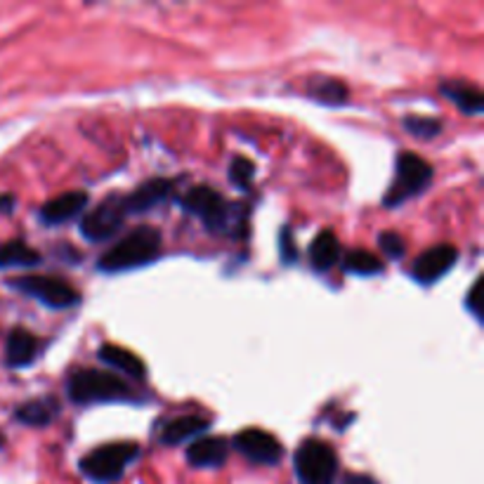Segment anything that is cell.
Here are the masks:
<instances>
[{"label": "cell", "instance_id": "6da1fadb", "mask_svg": "<svg viewBox=\"0 0 484 484\" xmlns=\"http://www.w3.org/2000/svg\"><path fill=\"white\" fill-rule=\"evenodd\" d=\"M179 206L191 216H197L210 232L239 237V227H244V210H241L244 206L232 204L208 185L191 187L185 197L179 198Z\"/></svg>", "mask_w": 484, "mask_h": 484}, {"label": "cell", "instance_id": "7a4b0ae2", "mask_svg": "<svg viewBox=\"0 0 484 484\" xmlns=\"http://www.w3.org/2000/svg\"><path fill=\"white\" fill-rule=\"evenodd\" d=\"M159 256H161L159 229L150 227V225H140L97 260V269L100 272H126V269L150 265Z\"/></svg>", "mask_w": 484, "mask_h": 484}, {"label": "cell", "instance_id": "3957f363", "mask_svg": "<svg viewBox=\"0 0 484 484\" xmlns=\"http://www.w3.org/2000/svg\"><path fill=\"white\" fill-rule=\"evenodd\" d=\"M66 395L73 404H100V402H131L135 392L114 373L100 369H78L66 381Z\"/></svg>", "mask_w": 484, "mask_h": 484}, {"label": "cell", "instance_id": "277c9868", "mask_svg": "<svg viewBox=\"0 0 484 484\" xmlns=\"http://www.w3.org/2000/svg\"><path fill=\"white\" fill-rule=\"evenodd\" d=\"M432 182V166L425 161L423 156L413 151H400L395 163V179L388 187L382 206L385 208H397L407 204L409 198L419 197L421 191Z\"/></svg>", "mask_w": 484, "mask_h": 484}, {"label": "cell", "instance_id": "5b68a950", "mask_svg": "<svg viewBox=\"0 0 484 484\" xmlns=\"http://www.w3.org/2000/svg\"><path fill=\"white\" fill-rule=\"evenodd\" d=\"M140 456V447L135 442H111L97 447L88 456L81 459V472L90 482L111 484L121 479L132 460Z\"/></svg>", "mask_w": 484, "mask_h": 484}, {"label": "cell", "instance_id": "8992f818", "mask_svg": "<svg viewBox=\"0 0 484 484\" xmlns=\"http://www.w3.org/2000/svg\"><path fill=\"white\" fill-rule=\"evenodd\" d=\"M7 284L19 294L29 295L45 307H53V310H69V307H76L81 303V291L60 276L26 275L15 276Z\"/></svg>", "mask_w": 484, "mask_h": 484}, {"label": "cell", "instance_id": "52a82bcc", "mask_svg": "<svg viewBox=\"0 0 484 484\" xmlns=\"http://www.w3.org/2000/svg\"><path fill=\"white\" fill-rule=\"evenodd\" d=\"M300 484H334L338 475V454L331 444L317 437H307L294 459Z\"/></svg>", "mask_w": 484, "mask_h": 484}, {"label": "cell", "instance_id": "ba28073f", "mask_svg": "<svg viewBox=\"0 0 484 484\" xmlns=\"http://www.w3.org/2000/svg\"><path fill=\"white\" fill-rule=\"evenodd\" d=\"M126 216L128 213L126 206H123V197L111 194V197L102 198V201L81 220V234H83V239L92 241V244H102V241L111 239L114 234L121 232L123 222H126Z\"/></svg>", "mask_w": 484, "mask_h": 484}, {"label": "cell", "instance_id": "9c48e42d", "mask_svg": "<svg viewBox=\"0 0 484 484\" xmlns=\"http://www.w3.org/2000/svg\"><path fill=\"white\" fill-rule=\"evenodd\" d=\"M234 447L241 456L257 466H276L284 454V447L272 432L263 428H246L234 435Z\"/></svg>", "mask_w": 484, "mask_h": 484}, {"label": "cell", "instance_id": "30bf717a", "mask_svg": "<svg viewBox=\"0 0 484 484\" xmlns=\"http://www.w3.org/2000/svg\"><path fill=\"white\" fill-rule=\"evenodd\" d=\"M459 260V251L451 244H437L421 253L411 265V276L423 286H431L437 279H442L449 269Z\"/></svg>", "mask_w": 484, "mask_h": 484}, {"label": "cell", "instance_id": "8fae6325", "mask_svg": "<svg viewBox=\"0 0 484 484\" xmlns=\"http://www.w3.org/2000/svg\"><path fill=\"white\" fill-rule=\"evenodd\" d=\"M88 194L81 189H72V191H64V194H60V197L50 198V201H45L41 208V213H38V218H41L43 225H48V227H54V225H64V222L73 220V218H78L81 213H83L85 208H88Z\"/></svg>", "mask_w": 484, "mask_h": 484}, {"label": "cell", "instance_id": "7c38bea8", "mask_svg": "<svg viewBox=\"0 0 484 484\" xmlns=\"http://www.w3.org/2000/svg\"><path fill=\"white\" fill-rule=\"evenodd\" d=\"M175 194V179L170 178H151L131 191L128 197H123V206L126 213H147L154 206L163 204Z\"/></svg>", "mask_w": 484, "mask_h": 484}, {"label": "cell", "instance_id": "4fadbf2b", "mask_svg": "<svg viewBox=\"0 0 484 484\" xmlns=\"http://www.w3.org/2000/svg\"><path fill=\"white\" fill-rule=\"evenodd\" d=\"M41 341L26 329H13L5 341V364L10 369H24L36 362Z\"/></svg>", "mask_w": 484, "mask_h": 484}, {"label": "cell", "instance_id": "5bb4252c", "mask_svg": "<svg viewBox=\"0 0 484 484\" xmlns=\"http://www.w3.org/2000/svg\"><path fill=\"white\" fill-rule=\"evenodd\" d=\"M229 444L222 437H198L187 449V463L194 468H220L225 466Z\"/></svg>", "mask_w": 484, "mask_h": 484}, {"label": "cell", "instance_id": "9a60e30c", "mask_svg": "<svg viewBox=\"0 0 484 484\" xmlns=\"http://www.w3.org/2000/svg\"><path fill=\"white\" fill-rule=\"evenodd\" d=\"M97 357H100V362H104L107 366H114V369H119L121 373H126V376L132 378V381H142V378L147 376V366H144L142 359H140L135 353H131V350H126V347L107 343V345H102L97 350Z\"/></svg>", "mask_w": 484, "mask_h": 484}, {"label": "cell", "instance_id": "2e32d148", "mask_svg": "<svg viewBox=\"0 0 484 484\" xmlns=\"http://www.w3.org/2000/svg\"><path fill=\"white\" fill-rule=\"evenodd\" d=\"M440 92L459 107L460 114L466 116L482 114L484 100L479 88H475V85L466 83V81H447V83L440 85Z\"/></svg>", "mask_w": 484, "mask_h": 484}, {"label": "cell", "instance_id": "e0dca14e", "mask_svg": "<svg viewBox=\"0 0 484 484\" xmlns=\"http://www.w3.org/2000/svg\"><path fill=\"white\" fill-rule=\"evenodd\" d=\"M210 428L208 419H201V416H178V419L168 421L161 428V442L163 444H182L191 437H201Z\"/></svg>", "mask_w": 484, "mask_h": 484}, {"label": "cell", "instance_id": "ac0fdd59", "mask_svg": "<svg viewBox=\"0 0 484 484\" xmlns=\"http://www.w3.org/2000/svg\"><path fill=\"white\" fill-rule=\"evenodd\" d=\"M57 413H60V402L54 397H41V400H31L17 407L15 419L31 428H45L57 419Z\"/></svg>", "mask_w": 484, "mask_h": 484}, {"label": "cell", "instance_id": "d6986e66", "mask_svg": "<svg viewBox=\"0 0 484 484\" xmlns=\"http://www.w3.org/2000/svg\"><path fill=\"white\" fill-rule=\"evenodd\" d=\"M307 95L312 100H317L319 104H326V107H341L350 100V90L343 81L331 76H315L307 83Z\"/></svg>", "mask_w": 484, "mask_h": 484}, {"label": "cell", "instance_id": "ffe728a7", "mask_svg": "<svg viewBox=\"0 0 484 484\" xmlns=\"http://www.w3.org/2000/svg\"><path fill=\"white\" fill-rule=\"evenodd\" d=\"M341 260V241L331 229H324L310 244V263L317 272H329Z\"/></svg>", "mask_w": 484, "mask_h": 484}, {"label": "cell", "instance_id": "44dd1931", "mask_svg": "<svg viewBox=\"0 0 484 484\" xmlns=\"http://www.w3.org/2000/svg\"><path fill=\"white\" fill-rule=\"evenodd\" d=\"M41 263V253L24 241H7L0 246V267H34Z\"/></svg>", "mask_w": 484, "mask_h": 484}, {"label": "cell", "instance_id": "7402d4cb", "mask_svg": "<svg viewBox=\"0 0 484 484\" xmlns=\"http://www.w3.org/2000/svg\"><path fill=\"white\" fill-rule=\"evenodd\" d=\"M343 269L347 275H357V276H376L381 275L385 265L381 263V257H376L369 251H350L343 256Z\"/></svg>", "mask_w": 484, "mask_h": 484}, {"label": "cell", "instance_id": "603a6c76", "mask_svg": "<svg viewBox=\"0 0 484 484\" xmlns=\"http://www.w3.org/2000/svg\"><path fill=\"white\" fill-rule=\"evenodd\" d=\"M402 126L409 135L419 140H432L437 138L440 132H442V123L437 119H431V116H407V119L402 121Z\"/></svg>", "mask_w": 484, "mask_h": 484}, {"label": "cell", "instance_id": "cb8c5ba5", "mask_svg": "<svg viewBox=\"0 0 484 484\" xmlns=\"http://www.w3.org/2000/svg\"><path fill=\"white\" fill-rule=\"evenodd\" d=\"M256 178V166H253L251 159L246 156H237L232 163H229V182L239 189H248Z\"/></svg>", "mask_w": 484, "mask_h": 484}, {"label": "cell", "instance_id": "d4e9b609", "mask_svg": "<svg viewBox=\"0 0 484 484\" xmlns=\"http://www.w3.org/2000/svg\"><path fill=\"white\" fill-rule=\"evenodd\" d=\"M378 246H381V251L388 257H392V260L402 257L404 251H407V241L402 239V234L397 232H382L381 237H378Z\"/></svg>", "mask_w": 484, "mask_h": 484}, {"label": "cell", "instance_id": "484cf974", "mask_svg": "<svg viewBox=\"0 0 484 484\" xmlns=\"http://www.w3.org/2000/svg\"><path fill=\"white\" fill-rule=\"evenodd\" d=\"M279 251H281V260L286 265L295 263L298 260V251H295V244H294V234H291V229L284 227L279 234Z\"/></svg>", "mask_w": 484, "mask_h": 484}, {"label": "cell", "instance_id": "4316f807", "mask_svg": "<svg viewBox=\"0 0 484 484\" xmlns=\"http://www.w3.org/2000/svg\"><path fill=\"white\" fill-rule=\"evenodd\" d=\"M479 294H482V279H475V284H472L470 291H468V295H466V307L472 317L482 324V310H479V305H482V303H479Z\"/></svg>", "mask_w": 484, "mask_h": 484}, {"label": "cell", "instance_id": "83f0119b", "mask_svg": "<svg viewBox=\"0 0 484 484\" xmlns=\"http://www.w3.org/2000/svg\"><path fill=\"white\" fill-rule=\"evenodd\" d=\"M343 484H378L376 479L371 478V475H362V472H353V475H347L343 479Z\"/></svg>", "mask_w": 484, "mask_h": 484}, {"label": "cell", "instance_id": "f1b7e54d", "mask_svg": "<svg viewBox=\"0 0 484 484\" xmlns=\"http://www.w3.org/2000/svg\"><path fill=\"white\" fill-rule=\"evenodd\" d=\"M15 208V197L10 194H0V213H10Z\"/></svg>", "mask_w": 484, "mask_h": 484}, {"label": "cell", "instance_id": "f546056e", "mask_svg": "<svg viewBox=\"0 0 484 484\" xmlns=\"http://www.w3.org/2000/svg\"><path fill=\"white\" fill-rule=\"evenodd\" d=\"M3 444H5V437H3V432H0V449H3Z\"/></svg>", "mask_w": 484, "mask_h": 484}]
</instances>
